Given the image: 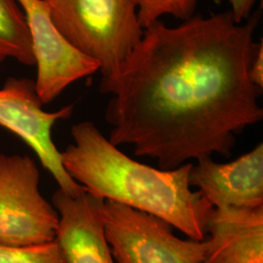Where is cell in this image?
I'll use <instances>...</instances> for the list:
<instances>
[{
  "label": "cell",
  "mask_w": 263,
  "mask_h": 263,
  "mask_svg": "<svg viewBox=\"0 0 263 263\" xmlns=\"http://www.w3.org/2000/svg\"><path fill=\"white\" fill-rule=\"evenodd\" d=\"M260 19L258 9L237 23L229 10L143 28L118 74L100 82L102 94L112 95L109 141L131 145L161 170L230 156L237 135L263 118L261 91L249 78Z\"/></svg>",
  "instance_id": "obj_1"
},
{
  "label": "cell",
  "mask_w": 263,
  "mask_h": 263,
  "mask_svg": "<svg viewBox=\"0 0 263 263\" xmlns=\"http://www.w3.org/2000/svg\"><path fill=\"white\" fill-rule=\"evenodd\" d=\"M74 143L62 153L68 176L95 197L156 216L189 239L204 241L213 207L188 181L192 163L156 169L132 159L90 121L71 128Z\"/></svg>",
  "instance_id": "obj_2"
},
{
  "label": "cell",
  "mask_w": 263,
  "mask_h": 263,
  "mask_svg": "<svg viewBox=\"0 0 263 263\" xmlns=\"http://www.w3.org/2000/svg\"><path fill=\"white\" fill-rule=\"evenodd\" d=\"M52 19L73 47L98 63L101 80L118 74L143 36L138 0H58Z\"/></svg>",
  "instance_id": "obj_3"
},
{
  "label": "cell",
  "mask_w": 263,
  "mask_h": 263,
  "mask_svg": "<svg viewBox=\"0 0 263 263\" xmlns=\"http://www.w3.org/2000/svg\"><path fill=\"white\" fill-rule=\"evenodd\" d=\"M40 174L28 155L0 154V244L56 240L59 214L39 191Z\"/></svg>",
  "instance_id": "obj_4"
},
{
  "label": "cell",
  "mask_w": 263,
  "mask_h": 263,
  "mask_svg": "<svg viewBox=\"0 0 263 263\" xmlns=\"http://www.w3.org/2000/svg\"><path fill=\"white\" fill-rule=\"evenodd\" d=\"M104 234L117 263H202L206 241L180 239L156 216L104 200Z\"/></svg>",
  "instance_id": "obj_5"
},
{
  "label": "cell",
  "mask_w": 263,
  "mask_h": 263,
  "mask_svg": "<svg viewBox=\"0 0 263 263\" xmlns=\"http://www.w3.org/2000/svg\"><path fill=\"white\" fill-rule=\"evenodd\" d=\"M43 105L36 92L35 81L24 77H9L0 89V126L18 136L35 152L61 190L76 196L83 192L84 188L66 173L62 153L52 139L54 125L69 118L73 112V105H67L55 112L45 111Z\"/></svg>",
  "instance_id": "obj_6"
},
{
  "label": "cell",
  "mask_w": 263,
  "mask_h": 263,
  "mask_svg": "<svg viewBox=\"0 0 263 263\" xmlns=\"http://www.w3.org/2000/svg\"><path fill=\"white\" fill-rule=\"evenodd\" d=\"M17 1L25 13L32 42L37 66L36 92L42 104H50L69 85L99 71L100 66L62 35L46 0Z\"/></svg>",
  "instance_id": "obj_7"
},
{
  "label": "cell",
  "mask_w": 263,
  "mask_h": 263,
  "mask_svg": "<svg viewBox=\"0 0 263 263\" xmlns=\"http://www.w3.org/2000/svg\"><path fill=\"white\" fill-rule=\"evenodd\" d=\"M188 181L215 209L263 207L262 142L229 163H217L212 157L198 160Z\"/></svg>",
  "instance_id": "obj_8"
},
{
  "label": "cell",
  "mask_w": 263,
  "mask_h": 263,
  "mask_svg": "<svg viewBox=\"0 0 263 263\" xmlns=\"http://www.w3.org/2000/svg\"><path fill=\"white\" fill-rule=\"evenodd\" d=\"M104 200L83 191L69 195L60 188L52 197L59 214L56 240L67 263H115L104 234Z\"/></svg>",
  "instance_id": "obj_9"
},
{
  "label": "cell",
  "mask_w": 263,
  "mask_h": 263,
  "mask_svg": "<svg viewBox=\"0 0 263 263\" xmlns=\"http://www.w3.org/2000/svg\"><path fill=\"white\" fill-rule=\"evenodd\" d=\"M202 263H263V207L215 209Z\"/></svg>",
  "instance_id": "obj_10"
},
{
  "label": "cell",
  "mask_w": 263,
  "mask_h": 263,
  "mask_svg": "<svg viewBox=\"0 0 263 263\" xmlns=\"http://www.w3.org/2000/svg\"><path fill=\"white\" fill-rule=\"evenodd\" d=\"M7 59L35 65L27 19L17 0H0V63Z\"/></svg>",
  "instance_id": "obj_11"
},
{
  "label": "cell",
  "mask_w": 263,
  "mask_h": 263,
  "mask_svg": "<svg viewBox=\"0 0 263 263\" xmlns=\"http://www.w3.org/2000/svg\"><path fill=\"white\" fill-rule=\"evenodd\" d=\"M0 263H67L57 240L44 244H0Z\"/></svg>",
  "instance_id": "obj_12"
},
{
  "label": "cell",
  "mask_w": 263,
  "mask_h": 263,
  "mask_svg": "<svg viewBox=\"0 0 263 263\" xmlns=\"http://www.w3.org/2000/svg\"><path fill=\"white\" fill-rule=\"evenodd\" d=\"M200 0H138V18L142 28H147L162 16L170 15L185 21L195 15Z\"/></svg>",
  "instance_id": "obj_13"
},
{
  "label": "cell",
  "mask_w": 263,
  "mask_h": 263,
  "mask_svg": "<svg viewBox=\"0 0 263 263\" xmlns=\"http://www.w3.org/2000/svg\"><path fill=\"white\" fill-rule=\"evenodd\" d=\"M249 78L260 91L263 89V42L255 43L253 57L249 66Z\"/></svg>",
  "instance_id": "obj_14"
},
{
  "label": "cell",
  "mask_w": 263,
  "mask_h": 263,
  "mask_svg": "<svg viewBox=\"0 0 263 263\" xmlns=\"http://www.w3.org/2000/svg\"><path fill=\"white\" fill-rule=\"evenodd\" d=\"M257 0H229L231 13L237 23H243L253 14Z\"/></svg>",
  "instance_id": "obj_15"
},
{
  "label": "cell",
  "mask_w": 263,
  "mask_h": 263,
  "mask_svg": "<svg viewBox=\"0 0 263 263\" xmlns=\"http://www.w3.org/2000/svg\"><path fill=\"white\" fill-rule=\"evenodd\" d=\"M47 1L48 3L51 5V7L52 6H54L55 4H56L57 2H58V0H46Z\"/></svg>",
  "instance_id": "obj_16"
}]
</instances>
